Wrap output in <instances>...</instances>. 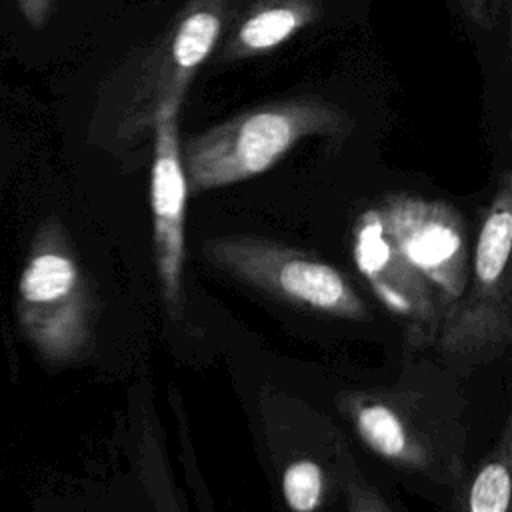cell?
<instances>
[{
    "label": "cell",
    "instance_id": "obj_1",
    "mask_svg": "<svg viewBox=\"0 0 512 512\" xmlns=\"http://www.w3.org/2000/svg\"><path fill=\"white\" fill-rule=\"evenodd\" d=\"M354 130L344 108L316 98H286L234 114L182 146L188 192L202 194L268 172L310 136L340 138Z\"/></svg>",
    "mask_w": 512,
    "mask_h": 512
},
{
    "label": "cell",
    "instance_id": "obj_2",
    "mask_svg": "<svg viewBox=\"0 0 512 512\" xmlns=\"http://www.w3.org/2000/svg\"><path fill=\"white\" fill-rule=\"evenodd\" d=\"M338 406L362 444L388 464L450 488L462 478L464 428L432 394L396 384L344 392Z\"/></svg>",
    "mask_w": 512,
    "mask_h": 512
},
{
    "label": "cell",
    "instance_id": "obj_3",
    "mask_svg": "<svg viewBox=\"0 0 512 512\" xmlns=\"http://www.w3.org/2000/svg\"><path fill=\"white\" fill-rule=\"evenodd\" d=\"M512 176L502 172L484 212L462 296L446 308L434 346L448 360L484 362L512 340Z\"/></svg>",
    "mask_w": 512,
    "mask_h": 512
},
{
    "label": "cell",
    "instance_id": "obj_4",
    "mask_svg": "<svg viewBox=\"0 0 512 512\" xmlns=\"http://www.w3.org/2000/svg\"><path fill=\"white\" fill-rule=\"evenodd\" d=\"M206 260L264 294L344 320H368V306L338 268L304 250L256 236L202 242Z\"/></svg>",
    "mask_w": 512,
    "mask_h": 512
},
{
    "label": "cell",
    "instance_id": "obj_5",
    "mask_svg": "<svg viewBox=\"0 0 512 512\" xmlns=\"http://www.w3.org/2000/svg\"><path fill=\"white\" fill-rule=\"evenodd\" d=\"M222 24L224 0L184 2L130 78L116 124L120 136L152 134L168 106H182L196 72L220 42Z\"/></svg>",
    "mask_w": 512,
    "mask_h": 512
},
{
    "label": "cell",
    "instance_id": "obj_6",
    "mask_svg": "<svg viewBox=\"0 0 512 512\" xmlns=\"http://www.w3.org/2000/svg\"><path fill=\"white\" fill-rule=\"evenodd\" d=\"M374 206L388 236L436 288L446 312L462 296L470 274L464 216L444 200L410 192L386 194Z\"/></svg>",
    "mask_w": 512,
    "mask_h": 512
},
{
    "label": "cell",
    "instance_id": "obj_7",
    "mask_svg": "<svg viewBox=\"0 0 512 512\" xmlns=\"http://www.w3.org/2000/svg\"><path fill=\"white\" fill-rule=\"evenodd\" d=\"M352 256L380 304L404 326L412 346L434 344L444 304L436 288L388 236L376 206L358 214Z\"/></svg>",
    "mask_w": 512,
    "mask_h": 512
},
{
    "label": "cell",
    "instance_id": "obj_8",
    "mask_svg": "<svg viewBox=\"0 0 512 512\" xmlns=\"http://www.w3.org/2000/svg\"><path fill=\"white\" fill-rule=\"evenodd\" d=\"M178 112V106H168L154 124L150 168L154 264L162 302L174 318H180L184 310L186 204L190 196L182 164Z\"/></svg>",
    "mask_w": 512,
    "mask_h": 512
},
{
    "label": "cell",
    "instance_id": "obj_9",
    "mask_svg": "<svg viewBox=\"0 0 512 512\" xmlns=\"http://www.w3.org/2000/svg\"><path fill=\"white\" fill-rule=\"evenodd\" d=\"M322 0H224L218 62L270 54L318 22Z\"/></svg>",
    "mask_w": 512,
    "mask_h": 512
},
{
    "label": "cell",
    "instance_id": "obj_10",
    "mask_svg": "<svg viewBox=\"0 0 512 512\" xmlns=\"http://www.w3.org/2000/svg\"><path fill=\"white\" fill-rule=\"evenodd\" d=\"M452 512H510L512 496V424L500 430V436L486 456L452 486Z\"/></svg>",
    "mask_w": 512,
    "mask_h": 512
},
{
    "label": "cell",
    "instance_id": "obj_11",
    "mask_svg": "<svg viewBox=\"0 0 512 512\" xmlns=\"http://www.w3.org/2000/svg\"><path fill=\"white\" fill-rule=\"evenodd\" d=\"M76 286V266L68 256L60 252H44L34 258L22 278L24 298L36 304L66 302L76 306Z\"/></svg>",
    "mask_w": 512,
    "mask_h": 512
},
{
    "label": "cell",
    "instance_id": "obj_12",
    "mask_svg": "<svg viewBox=\"0 0 512 512\" xmlns=\"http://www.w3.org/2000/svg\"><path fill=\"white\" fill-rule=\"evenodd\" d=\"M138 468L144 492L156 512H184L164 454V444L152 426H142L138 440Z\"/></svg>",
    "mask_w": 512,
    "mask_h": 512
},
{
    "label": "cell",
    "instance_id": "obj_13",
    "mask_svg": "<svg viewBox=\"0 0 512 512\" xmlns=\"http://www.w3.org/2000/svg\"><path fill=\"white\" fill-rule=\"evenodd\" d=\"M282 496L292 512H316L326 496V476L310 458L292 460L282 472Z\"/></svg>",
    "mask_w": 512,
    "mask_h": 512
},
{
    "label": "cell",
    "instance_id": "obj_14",
    "mask_svg": "<svg viewBox=\"0 0 512 512\" xmlns=\"http://www.w3.org/2000/svg\"><path fill=\"white\" fill-rule=\"evenodd\" d=\"M346 510L348 512H394L388 502L366 482L350 480L346 484Z\"/></svg>",
    "mask_w": 512,
    "mask_h": 512
},
{
    "label": "cell",
    "instance_id": "obj_15",
    "mask_svg": "<svg viewBox=\"0 0 512 512\" xmlns=\"http://www.w3.org/2000/svg\"><path fill=\"white\" fill-rule=\"evenodd\" d=\"M54 0H16V6L22 14V18L32 26V28H42L46 20L50 18Z\"/></svg>",
    "mask_w": 512,
    "mask_h": 512
},
{
    "label": "cell",
    "instance_id": "obj_16",
    "mask_svg": "<svg viewBox=\"0 0 512 512\" xmlns=\"http://www.w3.org/2000/svg\"><path fill=\"white\" fill-rule=\"evenodd\" d=\"M462 14L478 28L488 30L492 26V10L490 0H456Z\"/></svg>",
    "mask_w": 512,
    "mask_h": 512
},
{
    "label": "cell",
    "instance_id": "obj_17",
    "mask_svg": "<svg viewBox=\"0 0 512 512\" xmlns=\"http://www.w3.org/2000/svg\"><path fill=\"white\" fill-rule=\"evenodd\" d=\"M508 0H490V10H492V18L498 16L504 8H506Z\"/></svg>",
    "mask_w": 512,
    "mask_h": 512
}]
</instances>
